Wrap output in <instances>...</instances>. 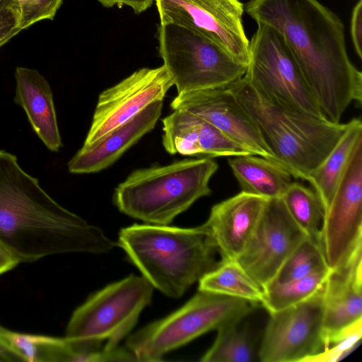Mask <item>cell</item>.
<instances>
[{"mask_svg": "<svg viewBox=\"0 0 362 362\" xmlns=\"http://www.w3.org/2000/svg\"><path fill=\"white\" fill-rule=\"evenodd\" d=\"M362 243L331 269L323 293L325 348L328 341L362 319Z\"/></svg>", "mask_w": 362, "mask_h": 362, "instance_id": "obj_17", "label": "cell"}, {"mask_svg": "<svg viewBox=\"0 0 362 362\" xmlns=\"http://www.w3.org/2000/svg\"><path fill=\"white\" fill-rule=\"evenodd\" d=\"M329 270L322 247L305 238L284 262L271 283H284Z\"/></svg>", "mask_w": 362, "mask_h": 362, "instance_id": "obj_28", "label": "cell"}, {"mask_svg": "<svg viewBox=\"0 0 362 362\" xmlns=\"http://www.w3.org/2000/svg\"><path fill=\"white\" fill-rule=\"evenodd\" d=\"M253 307L245 300L199 291L179 310L129 336L127 348L136 361H160L167 353L207 332L243 320Z\"/></svg>", "mask_w": 362, "mask_h": 362, "instance_id": "obj_6", "label": "cell"}, {"mask_svg": "<svg viewBox=\"0 0 362 362\" xmlns=\"http://www.w3.org/2000/svg\"><path fill=\"white\" fill-rule=\"evenodd\" d=\"M228 164L241 192L267 199L281 198L293 176L280 163L254 155L233 156Z\"/></svg>", "mask_w": 362, "mask_h": 362, "instance_id": "obj_21", "label": "cell"}, {"mask_svg": "<svg viewBox=\"0 0 362 362\" xmlns=\"http://www.w3.org/2000/svg\"><path fill=\"white\" fill-rule=\"evenodd\" d=\"M14 101L25 110L33 130L47 148L58 151L62 142L50 86L37 70L17 67Z\"/></svg>", "mask_w": 362, "mask_h": 362, "instance_id": "obj_20", "label": "cell"}, {"mask_svg": "<svg viewBox=\"0 0 362 362\" xmlns=\"http://www.w3.org/2000/svg\"><path fill=\"white\" fill-rule=\"evenodd\" d=\"M0 246L19 264L53 255L106 253L115 243L57 203L13 154L0 150Z\"/></svg>", "mask_w": 362, "mask_h": 362, "instance_id": "obj_2", "label": "cell"}, {"mask_svg": "<svg viewBox=\"0 0 362 362\" xmlns=\"http://www.w3.org/2000/svg\"><path fill=\"white\" fill-rule=\"evenodd\" d=\"M22 30L43 19L52 20L63 0H18Z\"/></svg>", "mask_w": 362, "mask_h": 362, "instance_id": "obj_30", "label": "cell"}, {"mask_svg": "<svg viewBox=\"0 0 362 362\" xmlns=\"http://www.w3.org/2000/svg\"><path fill=\"white\" fill-rule=\"evenodd\" d=\"M18 263L0 246V276L13 268Z\"/></svg>", "mask_w": 362, "mask_h": 362, "instance_id": "obj_34", "label": "cell"}, {"mask_svg": "<svg viewBox=\"0 0 362 362\" xmlns=\"http://www.w3.org/2000/svg\"><path fill=\"white\" fill-rule=\"evenodd\" d=\"M324 287L307 300L270 314L257 351L260 361L308 362L324 351Z\"/></svg>", "mask_w": 362, "mask_h": 362, "instance_id": "obj_10", "label": "cell"}, {"mask_svg": "<svg viewBox=\"0 0 362 362\" xmlns=\"http://www.w3.org/2000/svg\"><path fill=\"white\" fill-rule=\"evenodd\" d=\"M362 139V122L354 118L323 161L310 174L308 182L320 199L324 214L327 211L337 186L344 173L351 155Z\"/></svg>", "mask_w": 362, "mask_h": 362, "instance_id": "obj_22", "label": "cell"}, {"mask_svg": "<svg viewBox=\"0 0 362 362\" xmlns=\"http://www.w3.org/2000/svg\"><path fill=\"white\" fill-rule=\"evenodd\" d=\"M158 53L177 95L228 87L247 66L199 33L175 23H160Z\"/></svg>", "mask_w": 362, "mask_h": 362, "instance_id": "obj_7", "label": "cell"}, {"mask_svg": "<svg viewBox=\"0 0 362 362\" xmlns=\"http://www.w3.org/2000/svg\"><path fill=\"white\" fill-rule=\"evenodd\" d=\"M362 243V139L325 213L321 245L330 269L342 264Z\"/></svg>", "mask_w": 362, "mask_h": 362, "instance_id": "obj_13", "label": "cell"}, {"mask_svg": "<svg viewBox=\"0 0 362 362\" xmlns=\"http://www.w3.org/2000/svg\"><path fill=\"white\" fill-rule=\"evenodd\" d=\"M66 338L19 333L0 325V360L69 361Z\"/></svg>", "mask_w": 362, "mask_h": 362, "instance_id": "obj_23", "label": "cell"}, {"mask_svg": "<svg viewBox=\"0 0 362 362\" xmlns=\"http://www.w3.org/2000/svg\"><path fill=\"white\" fill-rule=\"evenodd\" d=\"M173 86L163 65L138 69L103 90L99 95L83 147L98 144L153 103L163 100Z\"/></svg>", "mask_w": 362, "mask_h": 362, "instance_id": "obj_12", "label": "cell"}, {"mask_svg": "<svg viewBox=\"0 0 362 362\" xmlns=\"http://www.w3.org/2000/svg\"><path fill=\"white\" fill-rule=\"evenodd\" d=\"M330 270L284 283L269 284L263 288L262 305L271 314L307 300L324 287Z\"/></svg>", "mask_w": 362, "mask_h": 362, "instance_id": "obj_27", "label": "cell"}, {"mask_svg": "<svg viewBox=\"0 0 362 362\" xmlns=\"http://www.w3.org/2000/svg\"><path fill=\"white\" fill-rule=\"evenodd\" d=\"M281 199L288 212L306 237L322 247L321 234L325 214L315 192L293 182Z\"/></svg>", "mask_w": 362, "mask_h": 362, "instance_id": "obj_25", "label": "cell"}, {"mask_svg": "<svg viewBox=\"0 0 362 362\" xmlns=\"http://www.w3.org/2000/svg\"><path fill=\"white\" fill-rule=\"evenodd\" d=\"M153 286L144 276L130 275L95 293L73 313L65 337L103 342L110 349L136 325L152 298Z\"/></svg>", "mask_w": 362, "mask_h": 362, "instance_id": "obj_9", "label": "cell"}, {"mask_svg": "<svg viewBox=\"0 0 362 362\" xmlns=\"http://www.w3.org/2000/svg\"><path fill=\"white\" fill-rule=\"evenodd\" d=\"M351 35L358 57H362V0L355 5L351 19Z\"/></svg>", "mask_w": 362, "mask_h": 362, "instance_id": "obj_32", "label": "cell"}, {"mask_svg": "<svg viewBox=\"0 0 362 362\" xmlns=\"http://www.w3.org/2000/svg\"><path fill=\"white\" fill-rule=\"evenodd\" d=\"M244 11L284 37L325 117L339 123L361 104L362 73L349 57L341 19L317 0H250Z\"/></svg>", "mask_w": 362, "mask_h": 362, "instance_id": "obj_1", "label": "cell"}, {"mask_svg": "<svg viewBox=\"0 0 362 362\" xmlns=\"http://www.w3.org/2000/svg\"><path fill=\"white\" fill-rule=\"evenodd\" d=\"M170 107L201 117L251 154L276 161L255 122L228 87L177 95Z\"/></svg>", "mask_w": 362, "mask_h": 362, "instance_id": "obj_15", "label": "cell"}, {"mask_svg": "<svg viewBox=\"0 0 362 362\" xmlns=\"http://www.w3.org/2000/svg\"><path fill=\"white\" fill-rule=\"evenodd\" d=\"M361 336L362 319L330 339L324 351L310 358L308 362L340 361L354 350Z\"/></svg>", "mask_w": 362, "mask_h": 362, "instance_id": "obj_29", "label": "cell"}, {"mask_svg": "<svg viewBox=\"0 0 362 362\" xmlns=\"http://www.w3.org/2000/svg\"><path fill=\"white\" fill-rule=\"evenodd\" d=\"M241 321L228 323L218 328L214 344L203 355L201 361H253L257 356L247 328L240 325Z\"/></svg>", "mask_w": 362, "mask_h": 362, "instance_id": "obj_26", "label": "cell"}, {"mask_svg": "<svg viewBox=\"0 0 362 362\" xmlns=\"http://www.w3.org/2000/svg\"><path fill=\"white\" fill-rule=\"evenodd\" d=\"M252 118L275 160L290 174L308 181L345 132L334 123L280 106L243 76L228 86Z\"/></svg>", "mask_w": 362, "mask_h": 362, "instance_id": "obj_4", "label": "cell"}, {"mask_svg": "<svg viewBox=\"0 0 362 362\" xmlns=\"http://www.w3.org/2000/svg\"><path fill=\"white\" fill-rule=\"evenodd\" d=\"M211 157L184 159L134 170L115 188L113 202L123 214L154 225H168L197 199L211 193L218 170Z\"/></svg>", "mask_w": 362, "mask_h": 362, "instance_id": "obj_5", "label": "cell"}, {"mask_svg": "<svg viewBox=\"0 0 362 362\" xmlns=\"http://www.w3.org/2000/svg\"><path fill=\"white\" fill-rule=\"evenodd\" d=\"M162 109L163 100L153 103L98 144L86 148L82 146L69 161V171L73 174H88L107 168L155 127Z\"/></svg>", "mask_w": 362, "mask_h": 362, "instance_id": "obj_19", "label": "cell"}, {"mask_svg": "<svg viewBox=\"0 0 362 362\" xmlns=\"http://www.w3.org/2000/svg\"><path fill=\"white\" fill-rule=\"evenodd\" d=\"M305 238L281 197L269 199L252 235L237 261L264 288Z\"/></svg>", "mask_w": 362, "mask_h": 362, "instance_id": "obj_14", "label": "cell"}, {"mask_svg": "<svg viewBox=\"0 0 362 362\" xmlns=\"http://www.w3.org/2000/svg\"><path fill=\"white\" fill-rule=\"evenodd\" d=\"M162 122V144L170 154L211 158L251 154L216 127L189 112L174 110Z\"/></svg>", "mask_w": 362, "mask_h": 362, "instance_id": "obj_18", "label": "cell"}, {"mask_svg": "<svg viewBox=\"0 0 362 362\" xmlns=\"http://www.w3.org/2000/svg\"><path fill=\"white\" fill-rule=\"evenodd\" d=\"M249 52L244 77L254 88L280 106L327 119L278 30L258 23L249 43Z\"/></svg>", "mask_w": 362, "mask_h": 362, "instance_id": "obj_8", "label": "cell"}, {"mask_svg": "<svg viewBox=\"0 0 362 362\" xmlns=\"http://www.w3.org/2000/svg\"><path fill=\"white\" fill-rule=\"evenodd\" d=\"M155 0H98L103 6H128L134 13L139 14L151 7Z\"/></svg>", "mask_w": 362, "mask_h": 362, "instance_id": "obj_33", "label": "cell"}, {"mask_svg": "<svg viewBox=\"0 0 362 362\" xmlns=\"http://www.w3.org/2000/svg\"><path fill=\"white\" fill-rule=\"evenodd\" d=\"M18 0H0V47L22 30Z\"/></svg>", "mask_w": 362, "mask_h": 362, "instance_id": "obj_31", "label": "cell"}, {"mask_svg": "<svg viewBox=\"0 0 362 362\" xmlns=\"http://www.w3.org/2000/svg\"><path fill=\"white\" fill-rule=\"evenodd\" d=\"M199 291L211 292L262 304L264 289L237 260H221L199 281Z\"/></svg>", "mask_w": 362, "mask_h": 362, "instance_id": "obj_24", "label": "cell"}, {"mask_svg": "<svg viewBox=\"0 0 362 362\" xmlns=\"http://www.w3.org/2000/svg\"><path fill=\"white\" fill-rule=\"evenodd\" d=\"M160 23L191 28L247 66L250 41L246 37L239 0H155Z\"/></svg>", "mask_w": 362, "mask_h": 362, "instance_id": "obj_11", "label": "cell"}, {"mask_svg": "<svg viewBox=\"0 0 362 362\" xmlns=\"http://www.w3.org/2000/svg\"><path fill=\"white\" fill-rule=\"evenodd\" d=\"M117 243L153 288L173 298L221 262L204 224L192 228L134 224L120 230Z\"/></svg>", "mask_w": 362, "mask_h": 362, "instance_id": "obj_3", "label": "cell"}, {"mask_svg": "<svg viewBox=\"0 0 362 362\" xmlns=\"http://www.w3.org/2000/svg\"><path fill=\"white\" fill-rule=\"evenodd\" d=\"M268 199L240 192L213 206L204 224L222 260H237L240 257Z\"/></svg>", "mask_w": 362, "mask_h": 362, "instance_id": "obj_16", "label": "cell"}]
</instances>
